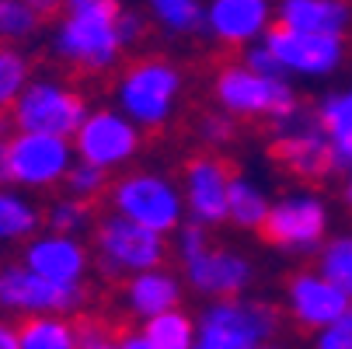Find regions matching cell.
<instances>
[{
	"mask_svg": "<svg viewBox=\"0 0 352 349\" xmlns=\"http://www.w3.org/2000/svg\"><path fill=\"white\" fill-rule=\"evenodd\" d=\"M283 318L258 297H213L195 318V346L203 349H258L276 342Z\"/></svg>",
	"mask_w": 352,
	"mask_h": 349,
	"instance_id": "6da1fadb",
	"label": "cell"
},
{
	"mask_svg": "<svg viewBox=\"0 0 352 349\" xmlns=\"http://www.w3.org/2000/svg\"><path fill=\"white\" fill-rule=\"evenodd\" d=\"M182 91H185V77L171 60L143 56L122 70L116 84V105L140 129H161L178 112Z\"/></svg>",
	"mask_w": 352,
	"mask_h": 349,
	"instance_id": "7a4b0ae2",
	"label": "cell"
},
{
	"mask_svg": "<svg viewBox=\"0 0 352 349\" xmlns=\"http://www.w3.org/2000/svg\"><path fill=\"white\" fill-rule=\"evenodd\" d=\"M119 11L122 8H94V11H67L56 28V56L87 74H105L122 56L119 39Z\"/></svg>",
	"mask_w": 352,
	"mask_h": 349,
	"instance_id": "3957f363",
	"label": "cell"
},
{
	"mask_svg": "<svg viewBox=\"0 0 352 349\" xmlns=\"http://www.w3.org/2000/svg\"><path fill=\"white\" fill-rule=\"evenodd\" d=\"M217 105L227 109L234 119H279L296 105V91L289 87V77L262 74L255 67L227 63L213 81Z\"/></svg>",
	"mask_w": 352,
	"mask_h": 349,
	"instance_id": "277c9868",
	"label": "cell"
},
{
	"mask_svg": "<svg viewBox=\"0 0 352 349\" xmlns=\"http://www.w3.org/2000/svg\"><path fill=\"white\" fill-rule=\"evenodd\" d=\"M112 210L157 231V234H175V227L185 220V195L182 185H175L161 171H129L116 185H109Z\"/></svg>",
	"mask_w": 352,
	"mask_h": 349,
	"instance_id": "5b68a950",
	"label": "cell"
},
{
	"mask_svg": "<svg viewBox=\"0 0 352 349\" xmlns=\"http://www.w3.org/2000/svg\"><path fill=\"white\" fill-rule=\"evenodd\" d=\"M328 227H331L328 203L304 189V192H286L283 199H276L258 234L286 255H311L324 244Z\"/></svg>",
	"mask_w": 352,
	"mask_h": 349,
	"instance_id": "8992f818",
	"label": "cell"
},
{
	"mask_svg": "<svg viewBox=\"0 0 352 349\" xmlns=\"http://www.w3.org/2000/svg\"><path fill=\"white\" fill-rule=\"evenodd\" d=\"M94 255H98V266H102L109 276H133V273H143L150 266H164L168 259V244H164V234L150 231L122 213H112L105 217L102 224L94 227Z\"/></svg>",
	"mask_w": 352,
	"mask_h": 349,
	"instance_id": "52a82bcc",
	"label": "cell"
},
{
	"mask_svg": "<svg viewBox=\"0 0 352 349\" xmlns=\"http://www.w3.org/2000/svg\"><path fill=\"white\" fill-rule=\"evenodd\" d=\"M276 129V158L286 171H293L296 178L318 182L324 175H331V140L318 119V112L293 105L289 112H283L279 119H272Z\"/></svg>",
	"mask_w": 352,
	"mask_h": 349,
	"instance_id": "ba28073f",
	"label": "cell"
},
{
	"mask_svg": "<svg viewBox=\"0 0 352 349\" xmlns=\"http://www.w3.org/2000/svg\"><path fill=\"white\" fill-rule=\"evenodd\" d=\"M262 42L269 45V53L276 56L279 70L286 77H307V81H321L331 77L342 63H345V42L342 35H328V32H300V28H286V25H272Z\"/></svg>",
	"mask_w": 352,
	"mask_h": 349,
	"instance_id": "9c48e42d",
	"label": "cell"
},
{
	"mask_svg": "<svg viewBox=\"0 0 352 349\" xmlns=\"http://www.w3.org/2000/svg\"><path fill=\"white\" fill-rule=\"evenodd\" d=\"M143 147V129L116 105V109H94L80 119L74 133V151L77 158L102 165V168H126L136 161Z\"/></svg>",
	"mask_w": 352,
	"mask_h": 349,
	"instance_id": "30bf717a",
	"label": "cell"
},
{
	"mask_svg": "<svg viewBox=\"0 0 352 349\" xmlns=\"http://www.w3.org/2000/svg\"><path fill=\"white\" fill-rule=\"evenodd\" d=\"M87 116V105L80 91L45 77V81H28V87L14 102V126L18 129H35V133H56V136H74L80 119Z\"/></svg>",
	"mask_w": 352,
	"mask_h": 349,
	"instance_id": "8fae6325",
	"label": "cell"
},
{
	"mask_svg": "<svg viewBox=\"0 0 352 349\" xmlns=\"http://www.w3.org/2000/svg\"><path fill=\"white\" fill-rule=\"evenodd\" d=\"M74 143L70 136L56 133H35L18 129L11 140V182L25 189H53L63 185L70 165H74Z\"/></svg>",
	"mask_w": 352,
	"mask_h": 349,
	"instance_id": "7c38bea8",
	"label": "cell"
},
{
	"mask_svg": "<svg viewBox=\"0 0 352 349\" xmlns=\"http://www.w3.org/2000/svg\"><path fill=\"white\" fill-rule=\"evenodd\" d=\"M84 283H60L28 266L0 273V304L21 315H70L84 304Z\"/></svg>",
	"mask_w": 352,
	"mask_h": 349,
	"instance_id": "4fadbf2b",
	"label": "cell"
},
{
	"mask_svg": "<svg viewBox=\"0 0 352 349\" xmlns=\"http://www.w3.org/2000/svg\"><path fill=\"white\" fill-rule=\"evenodd\" d=\"M230 178H234V171L227 168V161H220L217 154H195L185 165V178H182V195H185L188 220H199L206 227L227 224Z\"/></svg>",
	"mask_w": 352,
	"mask_h": 349,
	"instance_id": "5bb4252c",
	"label": "cell"
},
{
	"mask_svg": "<svg viewBox=\"0 0 352 349\" xmlns=\"http://www.w3.org/2000/svg\"><path fill=\"white\" fill-rule=\"evenodd\" d=\"M349 304H352V297L335 279H328L321 269H314V273L304 269L286 283V311L300 328H307V332H321Z\"/></svg>",
	"mask_w": 352,
	"mask_h": 349,
	"instance_id": "9a60e30c",
	"label": "cell"
},
{
	"mask_svg": "<svg viewBox=\"0 0 352 349\" xmlns=\"http://www.w3.org/2000/svg\"><path fill=\"white\" fill-rule=\"evenodd\" d=\"M185 266V283L213 301V297H234V293H248V286L255 283V266L248 255L230 252L223 244H210L206 252H199L195 259L182 262Z\"/></svg>",
	"mask_w": 352,
	"mask_h": 349,
	"instance_id": "2e32d148",
	"label": "cell"
},
{
	"mask_svg": "<svg viewBox=\"0 0 352 349\" xmlns=\"http://www.w3.org/2000/svg\"><path fill=\"white\" fill-rule=\"evenodd\" d=\"M272 25H276L272 0H210L203 18L206 35H213L220 45L230 49L258 42Z\"/></svg>",
	"mask_w": 352,
	"mask_h": 349,
	"instance_id": "e0dca14e",
	"label": "cell"
},
{
	"mask_svg": "<svg viewBox=\"0 0 352 349\" xmlns=\"http://www.w3.org/2000/svg\"><path fill=\"white\" fill-rule=\"evenodd\" d=\"M25 266L49 279H60V283H84V276L91 269V252L80 244L77 234L49 231V234L28 241Z\"/></svg>",
	"mask_w": 352,
	"mask_h": 349,
	"instance_id": "ac0fdd59",
	"label": "cell"
},
{
	"mask_svg": "<svg viewBox=\"0 0 352 349\" xmlns=\"http://www.w3.org/2000/svg\"><path fill=\"white\" fill-rule=\"evenodd\" d=\"M122 304H126L129 315H136L143 321V318L157 315V311L178 308L182 304V283L164 266H150V269L129 276V283L122 290Z\"/></svg>",
	"mask_w": 352,
	"mask_h": 349,
	"instance_id": "d6986e66",
	"label": "cell"
},
{
	"mask_svg": "<svg viewBox=\"0 0 352 349\" xmlns=\"http://www.w3.org/2000/svg\"><path fill=\"white\" fill-rule=\"evenodd\" d=\"M122 349H192L195 346V318L182 308H168L143 318V325L129 335H119Z\"/></svg>",
	"mask_w": 352,
	"mask_h": 349,
	"instance_id": "ffe728a7",
	"label": "cell"
},
{
	"mask_svg": "<svg viewBox=\"0 0 352 349\" xmlns=\"http://www.w3.org/2000/svg\"><path fill=\"white\" fill-rule=\"evenodd\" d=\"M276 21L300 32L345 35L352 25V4L349 0H279Z\"/></svg>",
	"mask_w": 352,
	"mask_h": 349,
	"instance_id": "44dd1931",
	"label": "cell"
},
{
	"mask_svg": "<svg viewBox=\"0 0 352 349\" xmlns=\"http://www.w3.org/2000/svg\"><path fill=\"white\" fill-rule=\"evenodd\" d=\"M318 119L331 140V168L345 175L352 168V87L321 98Z\"/></svg>",
	"mask_w": 352,
	"mask_h": 349,
	"instance_id": "7402d4cb",
	"label": "cell"
},
{
	"mask_svg": "<svg viewBox=\"0 0 352 349\" xmlns=\"http://www.w3.org/2000/svg\"><path fill=\"white\" fill-rule=\"evenodd\" d=\"M269 210H272V199H269V192H265L262 182L248 178V175H234V178H230L227 224H234V227H241V231H262Z\"/></svg>",
	"mask_w": 352,
	"mask_h": 349,
	"instance_id": "603a6c76",
	"label": "cell"
},
{
	"mask_svg": "<svg viewBox=\"0 0 352 349\" xmlns=\"http://www.w3.org/2000/svg\"><path fill=\"white\" fill-rule=\"evenodd\" d=\"M146 14L168 35H195L203 28L206 4L203 0H146Z\"/></svg>",
	"mask_w": 352,
	"mask_h": 349,
	"instance_id": "cb8c5ba5",
	"label": "cell"
},
{
	"mask_svg": "<svg viewBox=\"0 0 352 349\" xmlns=\"http://www.w3.org/2000/svg\"><path fill=\"white\" fill-rule=\"evenodd\" d=\"M21 332V349H74L77 335L74 325L63 315H32L25 325H18Z\"/></svg>",
	"mask_w": 352,
	"mask_h": 349,
	"instance_id": "d4e9b609",
	"label": "cell"
},
{
	"mask_svg": "<svg viewBox=\"0 0 352 349\" xmlns=\"http://www.w3.org/2000/svg\"><path fill=\"white\" fill-rule=\"evenodd\" d=\"M318 269L335 279L349 297H352V231L349 234H335L318 248Z\"/></svg>",
	"mask_w": 352,
	"mask_h": 349,
	"instance_id": "484cf974",
	"label": "cell"
},
{
	"mask_svg": "<svg viewBox=\"0 0 352 349\" xmlns=\"http://www.w3.org/2000/svg\"><path fill=\"white\" fill-rule=\"evenodd\" d=\"M38 210L28 199L14 195V192H0V241H18L28 237L38 227Z\"/></svg>",
	"mask_w": 352,
	"mask_h": 349,
	"instance_id": "4316f807",
	"label": "cell"
},
{
	"mask_svg": "<svg viewBox=\"0 0 352 349\" xmlns=\"http://www.w3.org/2000/svg\"><path fill=\"white\" fill-rule=\"evenodd\" d=\"M28 87V60L14 45H0V109H14L18 94Z\"/></svg>",
	"mask_w": 352,
	"mask_h": 349,
	"instance_id": "83f0119b",
	"label": "cell"
},
{
	"mask_svg": "<svg viewBox=\"0 0 352 349\" xmlns=\"http://www.w3.org/2000/svg\"><path fill=\"white\" fill-rule=\"evenodd\" d=\"M63 189H67V195H77V199H87L91 203L102 192H109V168L77 158V165H70V171L63 178Z\"/></svg>",
	"mask_w": 352,
	"mask_h": 349,
	"instance_id": "f1b7e54d",
	"label": "cell"
},
{
	"mask_svg": "<svg viewBox=\"0 0 352 349\" xmlns=\"http://www.w3.org/2000/svg\"><path fill=\"white\" fill-rule=\"evenodd\" d=\"M45 224L49 231H63V234H84L91 227V210H87V199H77V195H63L56 199L45 213Z\"/></svg>",
	"mask_w": 352,
	"mask_h": 349,
	"instance_id": "f546056e",
	"label": "cell"
},
{
	"mask_svg": "<svg viewBox=\"0 0 352 349\" xmlns=\"http://www.w3.org/2000/svg\"><path fill=\"white\" fill-rule=\"evenodd\" d=\"M38 28V14L25 0H0V42L28 39Z\"/></svg>",
	"mask_w": 352,
	"mask_h": 349,
	"instance_id": "4dcf8cb0",
	"label": "cell"
},
{
	"mask_svg": "<svg viewBox=\"0 0 352 349\" xmlns=\"http://www.w3.org/2000/svg\"><path fill=\"white\" fill-rule=\"evenodd\" d=\"M195 133H199V140H203L206 147H227L237 136V119L227 109H213V112H206L203 119H199Z\"/></svg>",
	"mask_w": 352,
	"mask_h": 349,
	"instance_id": "1f68e13d",
	"label": "cell"
},
{
	"mask_svg": "<svg viewBox=\"0 0 352 349\" xmlns=\"http://www.w3.org/2000/svg\"><path fill=\"white\" fill-rule=\"evenodd\" d=\"M213 241H210V227L206 224H199V220H182L175 227V252L182 262L195 259L199 252H206Z\"/></svg>",
	"mask_w": 352,
	"mask_h": 349,
	"instance_id": "d6a6232c",
	"label": "cell"
},
{
	"mask_svg": "<svg viewBox=\"0 0 352 349\" xmlns=\"http://www.w3.org/2000/svg\"><path fill=\"white\" fill-rule=\"evenodd\" d=\"M314 342H318L321 349H352V304H349L331 325H324V328L314 335Z\"/></svg>",
	"mask_w": 352,
	"mask_h": 349,
	"instance_id": "836d02e7",
	"label": "cell"
},
{
	"mask_svg": "<svg viewBox=\"0 0 352 349\" xmlns=\"http://www.w3.org/2000/svg\"><path fill=\"white\" fill-rule=\"evenodd\" d=\"M74 335H77V346H80V349H109V346L119 342L102 318H84V321H77V325H74Z\"/></svg>",
	"mask_w": 352,
	"mask_h": 349,
	"instance_id": "e575fe53",
	"label": "cell"
},
{
	"mask_svg": "<svg viewBox=\"0 0 352 349\" xmlns=\"http://www.w3.org/2000/svg\"><path fill=\"white\" fill-rule=\"evenodd\" d=\"M244 63H248V67H255V70H262V74H279V77H286L262 39H258V42H251V45H244Z\"/></svg>",
	"mask_w": 352,
	"mask_h": 349,
	"instance_id": "d590c367",
	"label": "cell"
},
{
	"mask_svg": "<svg viewBox=\"0 0 352 349\" xmlns=\"http://www.w3.org/2000/svg\"><path fill=\"white\" fill-rule=\"evenodd\" d=\"M143 32H146L143 14H136V11H119V39H122V45H136V42L143 39Z\"/></svg>",
	"mask_w": 352,
	"mask_h": 349,
	"instance_id": "8d00e7d4",
	"label": "cell"
},
{
	"mask_svg": "<svg viewBox=\"0 0 352 349\" xmlns=\"http://www.w3.org/2000/svg\"><path fill=\"white\" fill-rule=\"evenodd\" d=\"M67 11H94V8H119V0H63Z\"/></svg>",
	"mask_w": 352,
	"mask_h": 349,
	"instance_id": "74e56055",
	"label": "cell"
},
{
	"mask_svg": "<svg viewBox=\"0 0 352 349\" xmlns=\"http://www.w3.org/2000/svg\"><path fill=\"white\" fill-rule=\"evenodd\" d=\"M21 346V332L11 321H0V349H18Z\"/></svg>",
	"mask_w": 352,
	"mask_h": 349,
	"instance_id": "f35d334b",
	"label": "cell"
},
{
	"mask_svg": "<svg viewBox=\"0 0 352 349\" xmlns=\"http://www.w3.org/2000/svg\"><path fill=\"white\" fill-rule=\"evenodd\" d=\"M25 4L38 14V18H49V14H56L63 8V0H25Z\"/></svg>",
	"mask_w": 352,
	"mask_h": 349,
	"instance_id": "ab89813d",
	"label": "cell"
},
{
	"mask_svg": "<svg viewBox=\"0 0 352 349\" xmlns=\"http://www.w3.org/2000/svg\"><path fill=\"white\" fill-rule=\"evenodd\" d=\"M11 182V143L0 136V185Z\"/></svg>",
	"mask_w": 352,
	"mask_h": 349,
	"instance_id": "60d3db41",
	"label": "cell"
},
{
	"mask_svg": "<svg viewBox=\"0 0 352 349\" xmlns=\"http://www.w3.org/2000/svg\"><path fill=\"white\" fill-rule=\"evenodd\" d=\"M342 207L352 213V168H349L345 178H342Z\"/></svg>",
	"mask_w": 352,
	"mask_h": 349,
	"instance_id": "b9f144b4",
	"label": "cell"
}]
</instances>
